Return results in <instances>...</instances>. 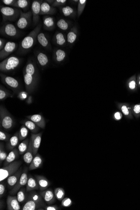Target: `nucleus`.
<instances>
[{"instance_id":"6ab92c4d","label":"nucleus","mask_w":140,"mask_h":210,"mask_svg":"<svg viewBox=\"0 0 140 210\" xmlns=\"http://www.w3.org/2000/svg\"><path fill=\"white\" fill-rule=\"evenodd\" d=\"M22 172V168H21L15 173L11 175L7 178V183L9 187L12 188L16 185L20 178Z\"/></svg>"},{"instance_id":"e433bc0d","label":"nucleus","mask_w":140,"mask_h":210,"mask_svg":"<svg viewBox=\"0 0 140 210\" xmlns=\"http://www.w3.org/2000/svg\"><path fill=\"white\" fill-rule=\"evenodd\" d=\"M54 193L57 199L60 201L63 200L65 195L64 190L61 188H55L54 190Z\"/></svg>"},{"instance_id":"09e8293b","label":"nucleus","mask_w":140,"mask_h":210,"mask_svg":"<svg viewBox=\"0 0 140 210\" xmlns=\"http://www.w3.org/2000/svg\"><path fill=\"white\" fill-rule=\"evenodd\" d=\"M66 2V0H55L52 4V6L53 7H60L64 4Z\"/></svg>"},{"instance_id":"72a5a7b5","label":"nucleus","mask_w":140,"mask_h":210,"mask_svg":"<svg viewBox=\"0 0 140 210\" xmlns=\"http://www.w3.org/2000/svg\"><path fill=\"white\" fill-rule=\"evenodd\" d=\"M29 140L30 139H29L28 138L25 139L18 145V149L20 155L25 154V152L27 151L29 144Z\"/></svg>"},{"instance_id":"4be33fe9","label":"nucleus","mask_w":140,"mask_h":210,"mask_svg":"<svg viewBox=\"0 0 140 210\" xmlns=\"http://www.w3.org/2000/svg\"><path fill=\"white\" fill-rule=\"evenodd\" d=\"M43 25L44 29L47 30L54 29L55 26L54 18L49 16H44L43 19Z\"/></svg>"},{"instance_id":"6e6552de","label":"nucleus","mask_w":140,"mask_h":210,"mask_svg":"<svg viewBox=\"0 0 140 210\" xmlns=\"http://www.w3.org/2000/svg\"><path fill=\"white\" fill-rule=\"evenodd\" d=\"M0 76L2 83L11 89L15 94H18L21 91V86L18 80L14 77L7 76L3 73H1Z\"/></svg>"},{"instance_id":"f3484780","label":"nucleus","mask_w":140,"mask_h":210,"mask_svg":"<svg viewBox=\"0 0 140 210\" xmlns=\"http://www.w3.org/2000/svg\"><path fill=\"white\" fill-rule=\"evenodd\" d=\"M17 199V196H8L7 198V209L9 210H19L21 206Z\"/></svg>"},{"instance_id":"4d7b16f0","label":"nucleus","mask_w":140,"mask_h":210,"mask_svg":"<svg viewBox=\"0 0 140 210\" xmlns=\"http://www.w3.org/2000/svg\"><path fill=\"white\" fill-rule=\"evenodd\" d=\"M115 119H117V120H120L121 118V114H120V113L117 112V113H115Z\"/></svg>"},{"instance_id":"4468645a","label":"nucleus","mask_w":140,"mask_h":210,"mask_svg":"<svg viewBox=\"0 0 140 210\" xmlns=\"http://www.w3.org/2000/svg\"><path fill=\"white\" fill-rule=\"evenodd\" d=\"M37 62L42 69H45L49 64L50 60L48 55L44 52L39 51L35 54Z\"/></svg>"},{"instance_id":"37998d69","label":"nucleus","mask_w":140,"mask_h":210,"mask_svg":"<svg viewBox=\"0 0 140 210\" xmlns=\"http://www.w3.org/2000/svg\"><path fill=\"white\" fill-rule=\"evenodd\" d=\"M77 38V34L74 31L69 32L67 35V41L70 44H72L76 41Z\"/></svg>"},{"instance_id":"052dcab7","label":"nucleus","mask_w":140,"mask_h":210,"mask_svg":"<svg viewBox=\"0 0 140 210\" xmlns=\"http://www.w3.org/2000/svg\"><path fill=\"white\" fill-rule=\"evenodd\" d=\"M139 84H140V81H139Z\"/></svg>"},{"instance_id":"f257e3e1","label":"nucleus","mask_w":140,"mask_h":210,"mask_svg":"<svg viewBox=\"0 0 140 210\" xmlns=\"http://www.w3.org/2000/svg\"><path fill=\"white\" fill-rule=\"evenodd\" d=\"M25 89L29 94H31L35 89L38 79V72L35 62L29 60L23 71Z\"/></svg>"},{"instance_id":"c756f323","label":"nucleus","mask_w":140,"mask_h":210,"mask_svg":"<svg viewBox=\"0 0 140 210\" xmlns=\"http://www.w3.org/2000/svg\"><path fill=\"white\" fill-rule=\"evenodd\" d=\"M27 200H32L38 203L41 205L43 206V207L45 208L46 206L43 200V198L41 194H39L36 192H32L30 193L28 197Z\"/></svg>"},{"instance_id":"a878e982","label":"nucleus","mask_w":140,"mask_h":210,"mask_svg":"<svg viewBox=\"0 0 140 210\" xmlns=\"http://www.w3.org/2000/svg\"><path fill=\"white\" fill-rule=\"evenodd\" d=\"M33 151L32 147V141L30 139L29 144L27 151L23 156V159L24 162L27 164H30L34 158Z\"/></svg>"},{"instance_id":"ddd939ff","label":"nucleus","mask_w":140,"mask_h":210,"mask_svg":"<svg viewBox=\"0 0 140 210\" xmlns=\"http://www.w3.org/2000/svg\"><path fill=\"white\" fill-rule=\"evenodd\" d=\"M43 133L41 132L36 134L32 133L31 139L32 141V147L34 156L38 154V151L40 146L42 139Z\"/></svg>"},{"instance_id":"680f3d73","label":"nucleus","mask_w":140,"mask_h":210,"mask_svg":"<svg viewBox=\"0 0 140 210\" xmlns=\"http://www.w3.org/2000/svg\"></svg>"},{"instance_id":"8fccbe9b","label":"nucleus","mask_w":140,"mask_h":210,"mask_svg":"<svg viewBox=\"0 0 140 210\" xmlns=\"http://www.w3.org/2000/svg\"><path fill=\"white\" fill-rule=\"evenodd\" d=\"M6 186L4 183L1 182L0 184V197H1L3 196L6 192Z\"/></svg>"},{"instance_id":"cd10ccee","label":"nucleus","mask_w":140,"mask_h":210,"mask_svg":"<svg viewBox=\"0 0 140 210\" xmlns=\"http://www.w3.org/2000/svg\"><path fill=\"white\" fill-rule=\"evenodd\" d=\"M39 186L37 180L33 177L29 176L28 177L27 184L26 185V191L27 192L33 191L34 190H38Z\"/></svg>"},{"instance_id":"3c124183","label":"nucleus","mask_w":140,"mask_h":210,"mask_svg":"<svg viewBox=\"0 0 140 210\" xmlns=\"http://www.w3.org/2000/svg\"><path fill=\"white\" fill-rule=\"evenodd\" d=\"M45 210H58L59 208L57 205L46 206L44 208Z\"/></svg>"},{"instance_id":"9b49d317","label":"nucleus","mask_w":140,"mask_h":210,"mask_svg":"<svg viewBox=\"0 0 140 210\" xmlns=\"http://www.w3.org/2000/svg\"><path fill=\"white\" fill-rule=\"evenodd\" d=\"M18 45L15 42L9 41L7 42L4 48L0 51V59L1 60L7 58L11 53H13L17 49Z\"/></svg>"},{"instance_id":"bf43d9fd","label":"nucleus","mask_w":140,"mask_h":210,"mask_svg":"<svg viewBox=\"0 0 140 210\" xmlns=\"http://www.w3.org/2000/svg\"><path fill=\"white\" fill-rule=\"evenodd\" d=\"M54 0H49H49H47L46 1L47 2L48 4H49L51 5V6H52V4L54 3Z\"/></svg>"},{"instance_id":"ea45409f","label":"nucleus","mask_w":140,"mask_h":210,"mask_svg":"<svg viewBox=\"0 0 140 210\" xmlns=\"http://www.w3.org/2000/svg\"><path fill=\"white\" fill-rule=\"evenodd\" d=\"M8 155L6 151H5L4 144L1 142L0 144V161L1 163L6 160Z\"/></svg>"},{"instance_id":"f704fd0d","label":"nucleus","mask_w":140,"mask_h":210,"mask_svg":"<svg viewBox=\"0 0 140 210\" xmlns=\"http://www.w3.org/2000/svg\"><path fill=\"white\" fill-rule=\"evenodd\" d=\"M30 4V1L27 0H16V4L14 7L24 10L28 8Z\"/></svg>"},{"instance_id":"5701e85b","label":"nucleus","mask_w":140,"mask_h":210,"mask_svg":"<svg viewBox=\"0 0 140 210\" xmlns=\"http://www.w3.org/2000/svg\"><path fill=\"white\" fill-rule=\"evenodd\" d=\"M43 158L42 156L40 154H37L35 156L31 163L30 164L29 169V170H33L41 167L43 165Z\"/></svg>"},{"instance_id":"c9c22d12","label":"nucleus","mask_w":140,"mask_h":210,"mask_svg":"<svg viewBox=\"0 0 140 210\" xmlns=\"http://www.w3.org/2000/svg\"><path fill=\"white\" fill-rule=\"evenodd\" d=\"M29 130L25 125H22L20 129L18 131V135H19V139L20 141H23L25 140L27 137L29 133Z\"/></svg>"},{"instance_id":"a18cd8bd","label":"nucleus","mask_w":140,"mask_h":210,"mask_svg":"<svg viewBox=\"0 0 140 210\" xmlns=\"http://www.w3.org/2000/svg\"><path fill=\"white\" fill-rule=\"evenodd\" d=\"M29 94L27 91H21L17 94V97L21 100H24L27 99L29 97Z\"/></svg>"},{"instance_id":"7c9ffc66","label":"nucleus","mask_w":140,"mask_h":210,"mask_svg":"<svg viewBox=\"0 0 140 210\" xmlns=\"http://www.w3.org/2000/svg\"><path fill=\"white\" fill-rule=\"evenodd\" d=\"M66 56V52L60 49H55L53 53V59L56 63L63 61Z\"/></svg>"},{"instance_id":"6e6d98bb","label":"nucleus","mask_w":140,"mask_h":210,"mask_svg":"<svg viewBox=\"0 0 140 210\" xmlns=\"http://www.w3.org/2000/svg\"><path fill=\"white\" fill-rule=\"evenodd\" d=\"M129 86L130 89H133L135 88L136 86V83L135 81H132L131 82H130Z\"/></svg>"},{"instance_id":"423d86ee","label":"nucleus","mask_w":140,"mask_h":210,"mask_svg":"<svg viewBox=\"0 0 140 210\" xmlns=\"http://www.w3.org/2000/svg\"><path fill=\"white\" fill-rule=\"evenodd\" d=\"M22 162L19 161H16L9 164L4 167L0 169V181L2 182L4 180L8 178L9 177L15 173L18 170Z\"/></svg>"},{"instance_id":"de8ad7c7","label":"nucleus","mask_w":140,"mask_h":210,"mask_svg":"<svg viewBox=\"0 0 140 210\" xmlns=\"http://www.w3.org/2000/svg\"><path fill=\"white\" fill-rule=\"evenodd\" d=\"M1 1L6 6L14 7L16 4V0H2Z\"/></svg>"},{"instance_id":"20e7f679","label":"nucleus","mask_w":140,"mask_h":210,"mask_svg":"<svg viewBox=\"0 0 140 210\" xmlns=\"http://www.w3.org/2000/svg\"><path fill=\"white\" fill-rule=\"evenodd\" d=\"M0 122L1 128L6 131L12 129L15 125L14 117L2 105L0 106Z\"/></svg>"},{"instance_id":"49530a36","label":"nucleus","mask_w":140,"mask_h":210,"mask_svg":"<svg viewBox=\"0 0 140 210\" xmlns=\"http://www.w3.org/2000/svg\"><path fill=\"white\" fill-rule=\"evenodd\" d=\"M72 202L69 198H65L63 199L62 205L65 207H68L71 205Z\"/></svg>"},{"instance_id":"aec40b11","label":"nucleus","mask_w":140,"mask_h":210,"mask_svg":"<svg viewBox=\"0 0 140 210\" xmlns=\"http://www.w3.org/2000/svg\"><path fill=\"white\" fill-rule=\"evenodd\" d=\"M37 41L43 48L48 50H51V45L50 41L44 33L39 32L37 37Z\"/></svg>"},{"instance_id":"f8f14e48","label":"nucleus","mask_w":140,"mask_h":210,"mask_svg":"<svg viewBox=\"0 0 140 210\" xmlns=\"http://www.w3.org/2000/svg\"><path fill=\"white\" fill-rule=\"evenodd\" d=\"M28 169L27 167L25 168L23 171L22 173L19 181L16 183V185L13 187L12 190L10 192V194L14 195L16 194L18 190H19L21 187L27 185V183L28 179Z\"/></svg>"},{"instance_id":"2eb2a0df","label":"nucleus","mask_w":140,"mask_h":210,"mask_svg":"<svg viewBox=\"0 0 140 210\" xmlns=\"http://www.w3.org/2000/svg\"><path fill=\"white\" fill-rule=\"evenodd\" d=\"M40 194L48 205H51L54 203L55 201V195L54 192L51 189H46L40 192Z\"/></svg>"},{"instance_id":"473e14b6","label":"nucleus","mask_w":140,"mask_h":210,"mask_svg":"<svg viewBox=\"0 0 140 210\" xmlns=\"http://www.w3.org/2000/svg\"><path fill=\"white\" fill-rule=\"evenodd\" d=\"M14 95L11 91L5 88L2 85L0 86V100L3 101L9 97H13Z\"/></svg>"},{"instance_id":"5fc2aeb1","label":"nucleus","mask_w":140,"mask_h":210,"mask_svg":"<svg viewBox=\"0 0 140 210\" xmlns=\"http://www.w3.org/2000/svg\"><path fill=\"white\" fill-rule=\"evenodd\" d=\"M134 111L135 113L138 114L140 113V105H135L134 108Z\"/></svg>"},{"instance_id":"9d476101","label":"nucleus","mask_w":140,"mask_h":210,"mask_svg":"<svg viewBox=\"0 0 140 210\" xmlns=\"http://www.w3.org/2000/svg\"><path fill=\"white\" fill-rule=\"evenodd\" d=\"M43 2L42 1L35 0L33 1L31 5V11L32 14L33 24L34 26H37L40 20L41 5Z\"/></svg>"},{"instance_id":"2f4dec72","label":"nucleus","mask_w":140,"mask_h":210,"mask_svg":"<svg viewBox=\"0 0 140 210\" xmlns=\"http://www.w3.org/2000/svg\"><path fill=\"white\" fill-rule=\"evenodd\" d=\"M53 41L55 44L58 46H63L66 43L64 35L60 32H57L55 34Z\"/></svg>"},{"instance_id":"13d9d810","label":"nucleus","mask_w":140,"mask_h":210,"mask_svg":"<svg viewBox=\"0 0 140 210\" xmlns=\"http://www.w3.org/2000/svg\"><path fill=\"white\" fill-rule=\"evenodd\" d=\"M32 102V96H29V97L27 98V102H29L28 103L30 104L29 102Z\"/></svg>"},{"instance_id":"1a4fd4ad","label":"nucleus","mask_w":140,"mask_h":210,"mask_svg":"<svg viewBox=\"0 0 140 210\" xmlns=\"http://www.w3.org/2000/svg\"><path fill=\"white\" fill-rule=\"evenodd\" d=\"M32 19V11L28 12H21L20 17L16 23V27L19 29H24L29 25Z\"/></svg>"},{"instance_id":"39448f33","label":"nucleus","mask_w":140,"mask_h":210,"mask_svg":"<svg viewBox=\"0 0 140 210\" xmlns=\"http://www.w3.org/2000/svg\"><path fill=\"white\" fill-rule=\"evenodd\" d=\"M21 63V59L15 56L6 58L0 63V71L3 73L13 71L18 67Z\"/></svg>"},{"instance_id":"b1692460","label":"nucleus","mask_w":140,"mask_h":210,"mask_svg":"<svg viewBox=\"0 0 140 210\" xmlns=\"http://www.w3.org/2000/svg\"><path fill=\"white\" fill-rule=\"evenodd\" d=\"M35 178L38 183L39 188L41 191L46 190L50 186V182L45 177L39 175H36Z\"/></svg>"},{"instance_id":"4c0bfd02","label":"nucleus","mask_w":140,"mask_h":210,"mask_svg":"<svg viewBox=\"0 0 140 210\" xmlns=\"http://www.w3.org/2000/svg\"><path fill=\"white\" fill-rule=\"evenodd\" d=\"M57 25L60 29L65 31L69 28V25L68 22L63 18H61L57 22Z\"/></svg>"},{"instance_id":"bb28decb","label":"nucleus","mask_w":140,"mask_h":210,"mask_svg":"<svg viewBox=\"0 0 140 210\" xmlns=\"http://www.w3.org/2000/svg\"><path fill=\"white\" fill-rule=\"evenodd\" d=\"M21 123L25 125L32 132V133L34 134L38 133L40 127H39L35 122L32 120H24L21 121Z\"/></svg>"},{"instance_id":"a211bd4d","label":"nucleus","mask_w":140,"mask_h":210,"mask_svg":"<svg viewBox=\"0 0 140 210\" xmlns=\"http://www.w3.org/2000/svg\"><path fill=\"white\" fill-rule=\"evenodd\" d=\"M56 9L46 1L43 2L41 5L40 15H53L56 13Z\"/></svg>"},{"instance_id":"864d4df0","label":"nucleus","mask_w":140,"mask_h":210,"mask_svg":"<svg viewBox=\"0 0 140 210\" xmlns=\"http://www.w3.org/2000/svg\"><path fill=\"white\" fill-rule=\"evenodd\" d=\"M122 111L123 113H124V115H127L129 114V111H128V109L127 108L126 106H123L122 107Z\"/></svg>"},{"instance_id":"c03bdc74","label":"nucleus","mask_w":140,"mask_h":210,"mask_svg":"<svg viewBox=\"0 0 140 210\" xmlns=\"http://www.w3.org/2000/svg\"><path fill=\"white\" fill-rule=\"evenodd\" d=\"M86 0H80L79 1L78 9V16H80L83 12L84 7H85V4H86Z\"/></svg>"},{"instance_id":"58836bf2","label":"nucleus","mask_w":140,"mask_h":210,"mask_svg":"<svg viewBox=\"0 0 140 210\" xmlns=\"http://www.w3.org/2000/svg\"><path fill=\"white\" fill-rule=\"evenodd\" d=\"M26 194L25 189L21 188L17 193V199L19 203H23L26 200Z\"/></svg>"},{"instance_id":"603ef678","label":"nucleus","mask_w":140,"mask_h":210,"mask_svg":"<svg viewBox=\"0 0 140 210\" xmlns=\"http://www.w3.org/2000/svg\"><path fill=\"white\" fill-rule=\"evenodd\" d=\"M7 43V41L4 39L2 38H0V51L4 48L5 45Z\"/></svg>"},{"instance_id":"7ed1b4c3","label":"nucleus","mask_w":140,"mask_h":210,"mask_svg":"<svg viewBox=\"0 0 140 210\" xmlns=\"http://www.w3.org/2000/svg\"><path fill=\"white\" fill-rule=\"evenodd\" d=\"M2 16V23L14 21L20 17L22 11L15 7H7L1 5L0 8Z\"/></svg>"},{"instance_id":"0eeeda50","label":"nucleus","mask_w":140,"mask_h":210,"mask_svg":"<svg viewBox=\"0 0 140 210\" xmlns=\"http://www.w3.org/2000/svg\"><path fill=\"white\" fill-rule=\"evenodd\" d=\"M0 33L5 37L13 38H18L20 35L18 28L10 22L3 23L0 29Z\"/></svg>"},{"instance_id":"393cba45","label":"nucleus","mask_w":140,"mask_h":210,"mask_svg":"<svg viewBox=\"0 0 140 210\" xmlns=\"http://www.w3.org/2000/svg\"><path fill=\"white\" fill-rule=\"evenodd\" d=\"M42 208H44L43 206L41 205L38 203L32 200H27L24 206L23 207L22 210H44Z\"/></svg>"},{"instance_id":"dca6fc26","label":"nucleus","mask_w":140,"mask_h":210,"mask_svg":"<svg viewBox=\"0 0 140 210\" xmlns=\"http://www.w3.org/2000/svg\"><path fill=\"white\" fill-rule=\"evenodd\" d=\"M26 118L35 122L40 128L45 129L46 126V122L43 115L41 114H35L27 116Z\"/></svg>"},{"instance_id":"c85d7f7f","label":"nucleus","mask_w":140,"mask_h":210,"mask_svg":"<svg viewBox=\"0 0 140 210\" xmlns=\"http://www.w3.org/2000/svg\"><path fill=\"white\" fill-rule=\"evenodd\" d=\"M19 155L20 154H19L18 149L15 148L12 150V151H10V153L8 154L7 158L5 160L4 166H6L9 164L13 162L15 159L18 158Z\"/></svg>"},{"instance_id":"f03ea898","label":"nucleus","mask_w":140,"mask_h":210,"mask_svg":"<svg viewBox=\"0 0 140 210\" xmlns=\"http://www.w3.org/2000/svg\"><path fill=\"white\" fill-rule=\"evenodd\" d=\"M41 23L38 24L35 29L21 41L18 50L19 54H26L33 47L37 40L38 34L42 27Z\"/></svg>"},{"instance_id":"a19ab883","label":"nucleus","mask_w":140,"mask_h":210,"mask_svg":"<svg viewBox=\"0 0 140 210\" xmlns=\"http://www.w3.org/2000/svg\"><path fill=\"white\" fill-rule=\"evenodd\" d=\"M61 12H62L64 16H69L73 14L74 12V9L71 7L66 6V7L61 8Z\"/></svg>"},{"instance_id":"79ce46f5","label":"nucleus","mask_w":140,"mask_h":210,"mask_svg":"<svg viewBox=\"0 0 140 210\" xmlns=\"http://www.w3.org/2000/svg\"><path fill=\"white\" fill-rule=\"evenodd\" d=\"M11 135L4 131L2 128L0 130V140L8 142L11 139Z\"/></svg>"},{"instance_id":"412c9836","label":"nucleus","mask_w":140,"mask_h":210,"mask_svg":"<svg viewBox=\"0 0 140 210\" xmlns=\"http://www.w3.org/2000/svg\"><path fill=\"white\" fill-rule=\"evenodd\" d=\"M20 141L18 132H17L14 135L11 137L9 141L7 142L6 147L7 150L11 151L16 148L18 145Z\"/></svg>"}]
</instances>
